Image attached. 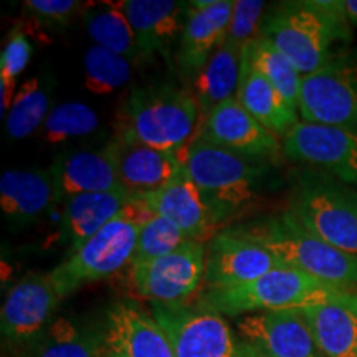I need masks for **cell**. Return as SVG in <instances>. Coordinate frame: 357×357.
I'll list each match as a JSON object with an SVG mask.
<instances>
[{
    "label": "cell",
    "mask_w": 357,
    "mask_h": 357,
    "mask_svg": "<svg viewBox=\"0 0 357 357\" xmlns=\"http://www.w3.org/2000/svg\"><path fill=\"white\" fill-rule=\"evenodd\" d=\"M344 8L351 25H357V0H346Z\"/></svg>",
    "instance_id": "cell-38"
},
{
    "label": "cell",
    "mask_w": 357,
    "mask_h": 357,
    "mask_svg": "<svg viewBox=\"0 0 357 357\" xmlns=\"http://www.w3.org/2000/svg\"><path fill=\"white\" fill-rule=\"evenodd\" d=\"M288 212L323 242L357 255V190L316 169L293 174Z\"/></svg>",
    "instance_id": "cell-6"
},
{
    "label": "cell",
    "mask_w": 357,
    "mask_h": 357,
    "mask_svg": "<svg viewBox=\"0 0 357 357\" xmlns=\"http://www.w3.org/2000/svg\"><path fill=\"white\" fill-rule=\"evenodd\" d=\"M58 204L50 169H10L0 177V208L15 229L33 223Z\"/></svg>",
    "instance_id": "cell-21"
},
{
    "label": "cell",
    "mask_w": 357,
    "mask_h": 357,
    "mask_svg": "<svg viewBox=\"0 0 357 357\" xmlns=\"http://www.w3.org/2000/svg\"><path fill=\"white\" fill-rule=\"evenodd\" d=\"M231 12L234 2L230 0H199L187 3L176 60L182 75H199L213 53L225 43Z\"/></svg>",
    "instance_id": "cell-16"
},
{
    "label": "cell",
    "mask_w": 357,
    "mask_h": 357,
    "mask_svg": "<svg viewBox=\"0 0 357 357\" xmlns=\"http://www.w3.org/2000/svg\"><path fill=\"white\" fill-rule=\"evenodd\" d=\"M153 215L141 199L131 197L113 220L47 273L61 300L84 284L109 278L131 265L137 235Z\"/></svg>",
    "instance_id": "cell-5"
},
{
    "label": "cell",
    "mask_w": 357,
    "mask_h": 357,
    "mask_svg": "<svg viewBox=\"0 0 357 357\" xmlns=\"http://www.w3.org/2000/svg\"><path fill=\"white\" fill-rule=\"evenodd\" d=\"M207 245L187 240L176 252L129 265V280L139 296L159 305H189L202 291Z\"/></svg>",
    "instance_id": "cell-10"
},
{
    "label": "cell",
    "mask_w": 357,
    "mask_h": 357,
    "mask_svg": "<svg viewBox=\"0 0 357 357\" xmlns=\"http://www.w3.org/2000/svg\"><path fill=\"white\" fill-rule=\"evenodd\" d=\"M243 52L247 53L252 65L260 71L263 77L273 84L293 106L298 108L301 95L303 75L288 60V56H284L275 47V43H271L270 40L261 37V35H258L253 42H250L243 48Z\"/></svg>",
    "instance_id": "cell-30"
},
{
    "label": "cell",
    "mask_w": 357,
    "mask_h": 357,
    "mask_svg": "<svg viewBox=\"0 0 357 357\" xmlns=\"http://www.w3.org/2000/svg\"><path fill=\"white\" fill-rule=\"evenodd\" d=\"M29 35L30 29L25 25V22H19L8 32L7 42L3 45L2 56H0V75L17 78L20 73H24L33 50Z\"/></svg>",
    "instance_id": "cell-36"
},
{
    "label": "cell",
    "mask_w": 357,
    "mask_h": 357,
    "mask_svg": "<svg viewBox=\"0 0 357 357\" xmlns=\"http://www.w3.org/2000/svg\"><path fill=\"white\" fill-rule=\"evenodd\" d=\"M289 160L357 185V132L329 124L300 121L283 137Z\"/></svg>",
    "instance_id": "cell-11"
},
{
    "label": "cell",
    "mask_w": 357,
    "mask_h": 357,
    "mask_svg": "<svg viewBox=\"0 0 357 357\" xmlns=\"http://www.w3.org/2000/svg\"><path fill=\"white\" fill-rule=\"evenodd\" d=\"M102 331L93 333L70 318H55L35 344V357H105Z\"/></svg>",
    "instance_id": "cell-28"
},
{
    "label": "cell",
    "mask_w": 357,
    "mask_h": 357,
    "mask_svg": "<svg viewBox=\"0 0 357 357\" xmlns=\"http://www.w3.org/2000/svg\"><path fill=\"white\" fill-rule=\"evenodd\" d=\"M141 200L155 215L174 223L192 242L207 245L218 231H222V225L208 208L185 167L167 185L144 195Z\"/></svg>",
    "instance_id": "cell-17"
},
{
    "label": "cell",
    "mask_w": 357,
    "mask_h": 357,
    "mask_svg": "<svg viewBox=\"0 0 357 357\" xmlns=\"http://www.w3.org/2000/svg\"><path fill=\"white\" fill-rule=\"evenodd\" d=\"M118 160L119 141L116 137L100 149L79 151L56 158L50 171L58 202L82 194L121 190Z\"/></svg>",
    "instance_id": "cell-19"
},
{
    "label": "cell",
    "mask_w": 357,
    "mask_h": 357,
    "mask_svg": "<svg viewBox=\"0 0 357 357\" xmlns=\"http://www.w3.org/2000/svg\"><path fill=\"white\" fill-rule=\"evenodd\" d=\"M197 137L258 162L273 164L284 155L280 137L253 118L236 98L212 111Z\"/></svg>",
    "instance_id": "cell-13"
},
{
    "label": "cell",
    "mask_w": 357,
    "mask_h": 357,
    "mask_svg": "<svg viewBox=\"0 0 357 357\" xmlns=\"http://www.w3.org/2000/svg\"><path fill=\"white\" fill-rule=\"evenodd\" d=\"M298 111L301 121L357 132V53L342 52L319 71L303 77Z\"/></svg>",
    "instance_id": "cell-9"
},
{
    "label": "cell",
    "mask_w": 357,
    "mask_h": 357,
    "mask_svg": "<svg viewBox=\"0 0 357 357\" xmlns=\"http://www.w3.org/2000/svg\"><path fill=\"white\" fill-rule=\"evenodd\" d=\"M100 128V118L91 106L84 102L71 101L56 106L42 124V139L47 144L89 136Z\"/></svg>",
    "instance_id": "cell-32"
},
{
    "label": "cell",
    "mask_w": 357,
    "mask_h": 357,
    "mask_svg": "<svg viewBox=\"0 0 357 357\" xmlns=\"http://www.w3.org/2000/svg\"><path fill=\"white\" fill-rule=\"evenodd\" d=\"M86 3L77 0H26L25 10L35 24L48 29H65L78 13H83Z\"/></svg>",
    "instance_id": "cell-35"
},
{
    "label": "cell",
    "mask_w": 357,
    "mask_h": 357,
    "mask_svg": "<svg viewBox=\"0 0 357 357\" xmlns=\"http://www.w3.org/2000/svg\"><path fill=\"white\" fill-rule=\"evenodd\" d=\"M270 166L223 149L204 137L192 141L185 153L187 172L222 227L253 207Z\"/></svg>",
    "instance_id": "cell-4"
},
{
    "label": "cell",
    "mask_w": 357,
    "mask_h": 357,
    "mask_svg": "<svg viewBox=\"0 0 357 357\" xmlns=\"http://www.w3.org/2000/svg\"><path fill=\"white\" fill-rule=\"evenodd\" d=\"M128 17L139 48L141 60L167 56L177 33H182L185 6L172 0H121L116 2Z\"/></svg>",
    "instance_id": "cell-20"
},
{
    "label": "cell",
    "mask_w": 357,
    "mask_h": 357,
    "mask_svg": "<svg viewBox=\"0 0 357 357\" xmlns=\"http://www.w3.org/2000/svg\"><path fill=\"white\" fill-rule=\"evenodd\" d=\"M184 167L185 154L119 141L118 176L131 197L141 199L162 189Z\"/></svg>",
    "instance_id": "cell-23"
},
{
    "label": "cell",
    "mask_w": 357,
    "mask_h": 357,
    "mask_svg": "<svg viewBox=\"0 0 357 357\" xmlns=\"http://www.w3.org/2000/svg\"><path fill=\"white\" fill-rule=\"evenodd\" d=\"M84 29L95 45L129 61H141L139 48L128 17L116 2H88L83 10Z\"/></svg>",
    "instance_id": "cell-27"
},
{
    "label": "cell",
    "mask_w": 357,
    "mask_h": 357,
    "mask_svg": "<svg viewBox=\"0 0 357 357\" xmlns=\"http://www.w3.org/2000/svg\"><path fill=\"white\" fill-rule=\"evenodd\" d=\"M84 88L93 95H109L131 79V61L102 47H91L83 60Z\"/></svg>",
    "instance_id": "cell-31"
},
{
    "label": "cell",
    "mask_w": 357,
    "mask_h": 357,
    "mask_svg": "<svg viewBox=\"0 0 357 357\" xmlns=\"http://www.w3.org/2000/svg\"><path fill=\"white\" fill-rule=\"evenodd\" d=\"M153 316L166 331L176 357H265L223 316L190 303H153Z\"/></svg>",
    "instance_id": "cell-8"
},
{
    "label": "cell",
    "mask_w": 357,
    "mask_h": 357,
    "mask_svg": "<svg viewBox=\"0 0 357 357\" xmlns=\"http://www.w3.org/2000/svg\"><path fill=\"white\" fill-rule=\"evenodd\" d=\"M225 230L260 245L283 266L303 271L341 291H357V255L310 234L288 211L236 223Z\"/></svg>",
    "instance_id": "cell-2"
},
{
    "label": "cell",
    "mask_w": 357,
    "mask_h": 357,
    "mask_svg": "<svg viewBox=\"0 0 357 357\" xmlns=\"http://www.w3.org/2000/svg\"><path fill=\"white\" fill-rule=\"evenodd\" d=\"M236 100L263 126L283 139L300 123V111L252 65L247 53L242 55Z\"/></svg>",
    "instance_id": "cell-24"
},
{
    "label": "cell",
    "mask_w": 357,
    "mask_h": 357,
    "mask_svg": "<svg viewBox=\"0 0 357 357\" xmlns=\"http://www.w3.org/2000/svg\"><path fill=\"white\" fill-rule=\"evenodd\" d=\"M17 91H15V78L7 77V75H0V111L2 116L8 113L15 100Z\"/></svg>",
    "instance_id": "cell-37"
},
{
    "label": "cell",
    "mask_w": 357,
    "mask_h": 357,
    "mask_svg": "<svg viewBox=\"0 0 357 357\" xmlns=\"http://www.w3.org/2000/svg\"><path fill=\"white\" fill-rule=\"evenodd\" d=\"M301 311L326 357H357V291H336Z\"/></svg>",
    "instance_id": "cell-22"
},
{
    "label": "cell",
    "mask_w": 357,
    "mask_h": 357,
    "mask_svg": "<svg viewBox=\"0 0 357 357\" xmlns=\"http://www.w3.org/2000/svg\"><path fill=\"white\" fill-rule=\"evenodd\" d=\"M265 2L261 0H236L229 26L227 40L245 48L260 35Z\"/></svg>",
    "instance_id": "cell-34"
},
{
    "label": "cell",
    "mask_w": 357,
    "mask_h": 357,
    "mask_svg": "<svg viewBox=\"0 0 357 357\" xmlns=\"http://www.w3.org/2000/svg\"><path fill=\"white\" fill-rule=\"evenodd\" d=\"M109 357H176L166 331L154 316L132 303H114L102 329Z\"/></svg>",
    "instance_id": "cell-18"
},
{
    "label": "cell",
    "mask_w": 357,
    "mask_h": 357,
    "mask_svg": "<svg viewBox=\"0 0 357 357\" xmlns=\"http://www.w3.org/2000/svg\"><path fill=\"white\" fill-rule=\"evenodd\" d=\"M283 266L260 245L222 230L207 243L204 288H230L261 278Z\"/></svg>",
    "instance_id": "cell-14"
},
{
    "label": "cell",
    "mask_w": 357,
    "mask_h": 357,
    "mask_svg": "<svg viewBox=\"0 0 357 357\" xmlns=\"http://www.w3.org/2000/svg\"><path fill=\"white\" fill-rule=\"evenodd\" d=\"M131 195L126 190L75 195L65 202L60 240L68 247L66 257L75 253L121 212Z\"/></svg>",
    "instance_id": "cell-25"
},
{
    "label": "cell",
    "mask_w": 357,
    "mask_h": 357,
    "mask_svg": "<svg viewBox=\"0 0 357 357\" xmlns=\"http://www.w3.org/2000/svg\"><path fill=\"white\" fill-rule=\"evenodd\" d=\"M341 289L331 288L288 266H278L261 278L230 288L202 289L195 306L225 316L257 314L268 311L305 310L318 305Z\"/></svg>",
    "instance_id": "cell-7"
},
{
    "label": "cell",
    "mask_w": 357,
    "mask_h": 357,
    "mask_svg": "<svg viewBox=\"0 0 357 357\" xmlns=\"http://www.w3.org/2000/svg\"><path fill=\"white\" fill-rule=\"evenodd\" d=\"M61 298L48 275L29 273L10 288L0 312L3 342L13 347L37 344L52 324Z\"/></svg>",
    "instance_id": "cell-12"
},
{
    "label": "cell",
    "mask_w": 357,
    "mask_h": 357,
    "mask_svg": "<svg viewBox=\"0 0 357 357\" xmlns=\"http://www.w3.org/2000/svg\"><path fill=\"white\" fill-rule=\"evenodd\" d=\"M260 35L307 77L346 52L352 25L344 2L294 0L278 3L263 17Z\"/></svg>",
    "instance_id": "cell-1"
},
{
    "label": "cell",
    "mask_w": 357,
    "mask_h": 357,
    "mask_svg": "<svg viewBox=\"0 0 357 357\" xmlns=\"http://www.w3.org/2000/svg\"><path fill=\"white\" fill-rule=\"evenodd\" d=\"M236 329L265 357H326L301 310L248 314Z\"/></svg>",
    "instance_id": "cell-15"
},
{
    "label": "cell",
    "mask_w": 357,
    "mask_h": 357,
    "mask_svg": "<svg viewBox=\"0 0 357 357\" xmlns=\"http://www.w3.org/2000/svg\"><path fill=\"white\" fill-rule=\"evenodd\" d=\"M105 351H106V349H105ZM105 357H109V356H108V354H105Z\"/></svg>",
    "instance_id": "cell-39"
},
{
    "label": "cell",
    "mask_w": 357,
    "mask_h": 357,
    "mask_svg": "<svg viewBox=\"0 0 357 357\" xmlns=\"http://www.w3.org/2000/svg\"><path fill=\"white\" fill-rule=\"evenodd\" d=\"M50 91L52 84L47 77L30 78L20 84L6 121V131L10 139H25L42 128L50 114Z\"/></svg>",
    "instance_id": "cell-29"
},
{
    "label": "cell",
    "mask_w": 357,
    "mask_h": 357,
    "mask_svg": "<svg viewBox=\"0 0 357 357\" xmlns=\"http://www.w3.org/2000/svg\"><path fill=\"white\" fill-rule=\"evenodd\" d=\"M185 242L187 238L184 234H182L174 223L169 222L167 218L155 215L154 213V215L144 223L139 235H137V242L136 248H134L131 265L166 257L169 253L176 252V250Z\"/></svg>",
    "instance_id": "cell-33"
},
{
    "label": "cell",
    "mask_w": 357,
    "mask_h": 357,
    "mask_svg": "<svg viewBox=\"0 0 357 357\" xmlns=\"http://www.w3.org/2000/svg\"><path fill=\"white\" fill-rule=\"evenodd\" d=\"M243 48L225 40L218 50L213 53L207 65L197 75L195 82V100L199 105V126L197 134L207 121L212 111L235 98L240 83V70H242Z\"/></svg>",
    "instance_id": "cell-26"
},
{
    "label": "cell",
    "mask_w": 357,
    "mask_h": 357,
    "mask_svg": "<svg viewBox=\"0 0 357 357\" xmlns=\"http://www.w3.org/2000/svg\"><path fill=\"white\" fill-rule=\"evenodd\" d=\"M199 105L195 93L171 83L132 89L118 111L116 139L185 154L195 139Z\"/></svg>",
    "instance_id": "cell-3"
}]
</instances>
